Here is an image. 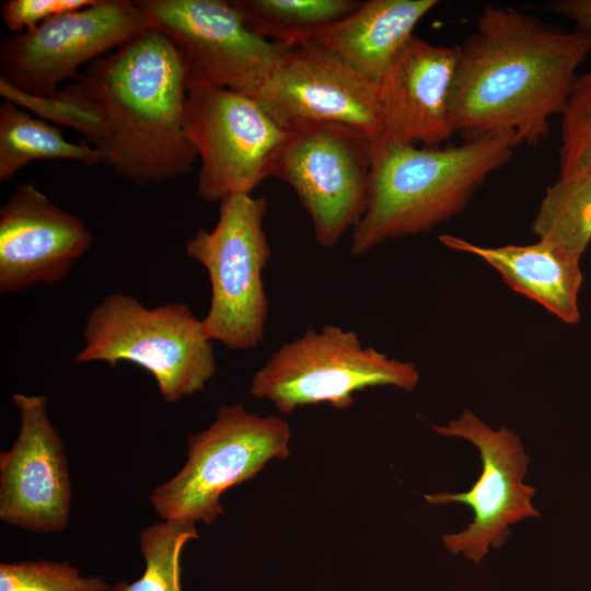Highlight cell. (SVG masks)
Wrapping results in <instances>:
<instances>
[{
    "mask_svg": "<svg viewBox=\"0 0 591 591\" xmlns=\"http://www.w3.org/2000/svg\"><path fill=\"white\" fill-rule=\"evenodd\" d=\"M460 46L452 93L455 134L538 144L560 115L591 53V37L537 16L487 5Z\"/></svg>",
    "mask_w": 591,
    "mask_h": 591,
    "instance_id": "cell-1",
    "label": "cell"
},
{
    "mask_svg": "<svg viewBox=\"0 0 591 591\" xmlns=\"http://www.w3.org/2000/svg\"><path fill=\"white\" fill-rule=\"evenodd\" d=\"M70 85L99 117L93 148L118 176L147 186L192 171L198 154L185 131L186 73L162 32L148 28Z\"/></svg>",
    "mask_w": 591,
    "mask_h": 591,
    "instance_id": "cell-2",
    "label": "cell"
},
{
    "mask_svg": "<svg viewBox=\"0 0 591 591\" xmlns=\"http://www.w3.org/2000/svg\"><path fill=\"white\" fill-rule=\"evenodd\" d=\"M517 147L508 136L459 146L373 142L367 209L352 229L350 252L362 255L398 237L427 232L461 212Z\"/></svg>",
    "mask_w": 591,
    "mask_h": 591,
    "instance_id": "cell-3",
    "label": "cell"
},
{
    "mask_svg": "<svg viewBox=\"0 0 591 591\" xmlns=\"http://www.w3.org/2000/svg\"><path fill=\"white\" fill-rule=\"evenodd\" d=\"M83 340L74 362H132L154 378L166 403L201 391L217 371L202 320L181 302L150 309L134 296L107 294L90 311Z\"/></svg>",
    "mask_w": 591,
    "mask_h": 591,
    "instance_id": "cell-4",
    "label": "cell"
},
{
    "mask_svg": "<svg viewBox=\"0 0 591 591\" xmlns=\"http://www.w3.org/2000/svg\"><path fill=\"white\" fill-rule=\"evenodd\" d=\"M419 381L414 363L366 347L356 332L327 324L321 331L306 329L273 352L253 375L250 394L290 414L315 404L345 409L364 389L394 386L410 392Z\"/></svg>",
    "mask_w": 591,
    "mask_h": 591,
    "instance_id": "cell-5",
    "label": "cell"
},
{
    "mask_svg": "<svg viewBox=\"0 0 591 591\" xmlns=\"http://www.w3.org/2000/svg\"><path fill=\"white\" fill-rule=\"evenodd\" d=\"M220 202L215 228L198 230L185 250L210 280L206 334L230 349L248 350L263 340L269 309L263 281L271 256L263 225L267 200L237 194Z\"/></svg>",
    "mask_w": 591,
    "mask_h": 591,
    "instance_id": "cell-6",
    "label": "cell"
},
{
    "mask_svg": "<svg viewBox=\"0 0 591 591\" xmlns=\"http://www.w3.org/2000/svg\"><path fill=\"white\" fill-rule=\"evenodd\" d=\"M290 434L278 416H259L242 402L221 405L207 429L188 437L183 467L151 491L152 509L164 521L212 524L223 513L224 491L289 456Z\"/></svg>",
    "mask_w": 591,
    "mask_h": 591,
    "instance_id": "cell-7",
    "label": "cell"
},
{
    "mask_svg": "<svg viewBox=\"0 0 591 591\" xmlns=\"http://www.w3.org/2000/svg\"><path fill=\"white\" fill-rule=\"evenodd\" d=\"M151 27L174 45L187 86L255 97L290 47L252 32L231 1L137 0Z\"/></svg>",
    "mask_w": 591,
    "mask_h": 591,
    "instance_id": "cell-8",
    "label": "cell"
},
{
    "mask_svg": "<svg viewBox=\"0 0 591 591\" xmlns=\"http://www.w3.org/2000/svg\"><path fill=\"white\" fill-rule=\"evenodd\" d=\"M185 131L201 161L197 193L206 201L252 194L274 177L290 137L254 97L207 86L188 89Z\"/></svg>",
    "mask_w": 591,
    "mask_h": 591,
    "instance_id": "cell-9",
    "label": "cell"
},
{
    "mask_svg": "<svg viewBox=\"0 0 591 591\" xmlns=\"http://www.w3.org/2000/svg\"><path fill=\"white\" fill-rule=\"evenodd\" d=\"M289 131L274 177L293 189L317 243L332 247L367 209L373 140L340 124H308Z\"/></svg>",
    "mask_w": 591,
    "mask_h": 591,
    "instance_id": "cell-10",
    "label": "cell"
},
{
    "mask_svg": "<svg viewBox=\"0 0 591 591\" xmlns=\"http://www.w3.org/2000/svg\"><path fill=\"white\" fill-rule=\"evenodd\" d=\"M150 27L136 1L96 0L31 31L3 37L0 80L25 93L55 96L60 83L80 76L82 66Z\"/></svg>",
    "mask_w": 591,
    "mask_h": 591,
    "instance_id": "cell-11",
    "label": "cell"
},
{
    "mask_svg": "<svg viewBox=\"0 0 591 591\" xmlns=\"http://www.w3.org/2000/svg\"><path fill=\"white\" fill-rule=\"evenodd\" d=\"M432 429L443 437L465 439L479 451L482 473L468 491L425 495L430 505L463 503L471 508L473 520L466 529L443 534L442 542L452 554L479 564L490 547L498 548L506 542L511 524L540 517L532 505L536 490L523 483L530 456L511 430H495L467 409Z\"/></svg>",
    "mask_w": 591,
    "mask_h": 591,
    "instance_id": "cell-12",
    "label": "cell"
},
{
    "mask_svg": "<svg viewBox=\"0 0 591 591\" xmlns=\"http://www.w3.org/2000/svg\"><path fill=\"white\" fill-rule=\"evenodd\" d=\"M283 129L308 124L382 134L378 84L316 40L291 45L254 97Z\"/></svg>",
    "mask_w": 591,
    "mask_h": 591,
    "instance_id": "cell-13",
    "label": "cell"
},
{
    "mask_svg": "<svg viewBox=\"0 0 591 591\" xmlns=\"http://www.w3.org/2000/svg\"><path fill=\"white\" fill-rule=\"evenodd\" d=\"M20 427L0 453V519L33 533H58L69 522L72 489L65 444L45 395L14 393Z\"/></svg>",
    "mask_w": 591,
    "mask_h": 591,
    "instance_id": "cell-14",
    "label": "cell"
},
{
    "mask_svg": "<svg viewBox=\"0 0 591 591\" xmlns=\"http://www.w3.org/2000/svg\"><path fill=\"white\" fill-rule=\"evenodd\" d=\"M92 240L81 218L55 205L33 183L19 185L0 208V292L60 281Z\"/></svg>",
    "mask_w": 591,
    "mask_h": 591,
    "instance_id": "cell-15",
    "label": "cell"
},
{
    "mask_svg": "<svg viewBox=\"0 0 591 591\" xmlns=\"http://www.w3.org/2000/svg\"><path fill=\"white\" fill-rule=\"evenodd\" d=\"M459 60L460 46L413 36L378 83V140L421 147L449 140L455 134L452 93Z\"/></svg>",
    "mask_w": 591,
    "mask_h": 591,
    "instance_id": "cell-16",
    "label": "cell"
},
{
    "mask_svg": "<svg viewBox=\"0 0 591 591\" xmlns=\"http://www.w3.org/2000/svg\"><path fill=\"white\" fill-rule=\"evenodd\" d=\"M439 241L448 248L482 258L514 292L541 304L564 323H579L580 258L542 240L499 247L479 246L451 234L440 235Z\"/></svg>",
    "mask_w": 591,
    "mask_h": 591,
    "instance_id": "cell-17",
    "label": "cell"
},
{
    "mask_svg": "<svg viewBox=\"0 0 591 591\" xmlns=\"http://www.w3.org/2000/svg\"><path fill=\"white\" fill-rule=\"evenodd\" d=\"M439 1L369 0L316 40L369 80L379 83L413 31Z\"/></svg>",
    "mask_w": 591,
    "mask_h": 591,
    "instance_id": "cell-18",
    "label": "cell"
},
{
    "mask_svg": "<svg viewBox=\"0 0 591 591\" xmlns=\"http://www.w3.org/2000/svg\"><path fill=\"white\" fill-rule=\"evenodd\" d=\"M54 159L85 165L101 163L97 150L88 142L66 140L57 126L3 99L0 105V182L11 181L28 163Z\"/></svg>",
    "mask_w": 591,
    "mask_h": 591,
    "instance_id": "cell-19",
    "label": "cell"
},
{
    "mask_svg": "<svg viewBox=\"0 0 591 591\" xmlns=\"http://www.w3.org/2000/svg\"><path fill=\"white\" fill-rule=\"evenodd\" d=\"M232 5L255 34L280 44L316 39L355 12V0H233Z\"/></svg>",
    "mask_w": 591,
    "mask_h": 591,
    "instance_id": "cell-20",
    "label": "cell"
},
{
    "mask_svg": "<svg viewBox=\"0 0 591 591\" xmlns=\"http://www.w3.org/2000/svg\"><path fill=\"white\" fill-rule=\"evenodd\" d=\"M532 231L564 253L581 258L591 241V171L547 187Z\"/></svg>",
    "mask_w": 591,
    "mask_h": 591,
    "instance_id": "cell-21",
    "label": "cell"
},
{
    "mask_svg": "<svg viewBox=\"0 0 591 591\" xmlns=\"http://www.w3.org/2000/svg\"><path fill=\"white\" fill-rule=\"evenodd\" d=\"M198 538L195 523L164 521L141 530L142 576L134 582H118L108 591H182L181 554L185 544Z\"/></svg>",
    "mask_w": 591,
    "mask_h": 591,
    "instance_id": "cell-22",
    "label": "cell"
},
{
    "mask_svg": "<svg viewBox=\"0 0 591 591\" xmlns=\"http://www.w3.org/2000/svg\"><path fill=\"white\" fill-rule=\"evenodd\" d=\"M559 176L591 171V70L577 77L560 114Z\"/></svg>",
    "mask_w": 591,
    "mask_h": 591,
    "instance_id": "cell-23",
    "label": "cell"
},
{
    "mask_svg": "<svg viewBox=\"0 0 591 591\" xmlns=\"http://www.w3.org/2000/svg\"><path fill=\"white\" fill-rule=\"evenodd\" d=\"M109 588L102 577H84L68 561L0 564V591H108Z\"/></svg>",
    "mask_w": 591,
    "mask_h": 591,
    "instance_id": "cell-24",
    "label": "cell"
},
{
    "mask_svg": "<svg viewBox=\"0 0 591 591\" xmlns=\"http://www.w3.org/2000/svg\"><path fill=\"white\" fill-rule=\"evenodd\" d=\"M96 0H8L0 13L4 25L14 34L37 27L48 19L92 5Z\"/></svg>",
    "mask_w": 591,
    "mask_h": 591,
    "instance_id": "cell-25",
    "label": "cell"
},
{
    "mask_svg": "<svg viewBox=\"0 0 591 591\" xmlns=\"http://www.w3.org/2000/svg\"><path fill=\"white\" fill-rule=\"evenodd\" d=\"M546 8L571 21L576 31L591 37V0H555L548 2Z\"/></svg>",
    "mask_w": 591,
    "mask_h": 591,
    "instance_id": "cell-26",
    "label": "cell"
}]
</instances>
